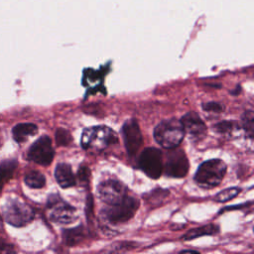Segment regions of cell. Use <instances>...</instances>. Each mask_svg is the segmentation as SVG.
Returning <instances> with one entry per match:
<instances>
[{
  "label": "cell",
  "mask_w": 254,
  "mask_h": 254,
  "mask_svg": "<svg viewBox=\"0 0 254 254\" xmlns=\"http://www.w3.org/2000/svg\"><path fill=\"white\" fill-rule=\"evenodd\" d=\"M185 130L181 120L177 118L165 119L154 129V138L159 145L166 149L178 147L185 136Z\"/></svg>",
  "instance_id": "1"
},
{
  "label": "cell",
  "mask_w": 254,
  "mask_h": 254,
  "mask_svg": "<svg viewBox=\"0 0 254 254\" xmlns=\"http://www.w3.org/2000/svg\"><path fill=\"white\" fill-rule=\"evenodd\" d=\"M226 165L220 159H211L203 162L194 175V182L203 189L217 187L224 178Z\"/></svg>",
  "instance_id": "2"
},
{
  "label": "cell",
  "mask_w": 254,
  "mask_h": 254,
  "mask_svg": "<svg viewBox=\"0 0 254 254\" xmlns=\"http://www.w3.org/2000/svg\"><path fill=\"white\" fill-rule=\"evenodd\" d=\"M117 142V136L112 129L99 125L85 128L81 134V147L85 150L101 151Z\"/></svg>",
  "instance_id": "3"
},
{
  "label": "cell",
  "mask_w": 254,
  "mask_h": 254,
  "mask_svg": "<svg viewBox=\"0 0 254 254\" xmlns=\"http://www.w3.org/2000/svg\"><path fill=\"white\" fill-rule=\"evenodd\" d=\"M2 212L6 222L16 227L28 224L33 220L35 215L30 205L15 196H10L5 199L2 204Z\"/></svg>",
  "instance_id": "4"
},
{
  "label": "cell",
  "mask_w": 254,
  "mask_h": 254,
  "mask_svg": "<svg viewBox=\"0 0 254 254\" xmlns=\"http://www.w3.org/2000/svg\"><path fill=\"white\" fill-rule=\"evenodd\" d=\"M139 207V200L127 195L115 204H109L101 210V215L111 224H121L130 220Z\"/></svg>",
  "instance_id": "5"
},
{
  "label": "cell",
  "mask_w": 254,
  "mask_h": 254,
  "mask_svg": "<svg viewBox=\"0 0 254 254\" xmlns=\"http://www.w3.org/2000/svg\"><path fill=\"white\" fill-rule=\"evenodd\" d=\"M48 207L51 208L50 218L56 223L70 224L77 219L76 209L64 201L58 194L49 196Z\"/></svg>",
  "instance_id": "6"
},
{
  "label": "cell",
  "mask_w": 254,
  "mask_h": 254,
  "mask_svg": "<svg viewBox=\"0 0 254 254\" xmlns=\"http://www.w3.org/2000/svg\"><path fill=\"white\" fill-rule=\"evenodd\" d=\"M138 163L140 169L151 179L160 178L164 171L162 152L154 147L144 149Z\"/></svg>",
  "instance_id": "7"
},
{
  "label": "cell",
  "mask_w": 254,
  "mask_h": 254,
  "mask_svg": "<svg viewBox=\"0 0 254 254\" xmlns=\"http://www.w3.org/2000/svg\"><path fill=\"white\" fill-rule=\"evenodd\" d=\"M28 159L41 166H49L55 156L52 140L49 136L44 135L36 140L28 150Z\"/></svg>",
  "instance_id": "8"
},
{
  "label": "cell",
  "mask_w": 254,
  "mask_h": 254,
  "mask_svg": "<svg viewBox=\"0 0 254 254\" xmlns=\"http://www.w3.org/2000/svg\"><path fill=\"white\" fill-rule=\"evenodd\" d=\"M97 193L105 203L115 204L127 195V188L120 181L109 179L98 185Z\"/></svg>",
  "instance_id": "9"
},
{
  "label": "cell",
  "mask_w": 254,
  "mask_h": 254,
  "mask_svg": "<svg viewBox=\"0 0 254 254\" xmlns=\"http://www.w3.org/2000/svg\"><path fill=\"white\" fill-rule=\"evenodd\" d=\"M168 152L167 161L163 170L166 175L173 178H183L189 171V161L183 150L172 148Z\"/></svg>",
  "instance_id": "10"
},
{
  "label": "cell",
  "mask_w": 254,
  "mask_h": 254,
  "mask_svg": "<svg viewBox=\"0 0 254 254\" xmlns=\"http://www.w3.org/2000/svg\"><path fill=\"white\" fill-rule=\"evenodd\" d=\"M125 148L130 157L135 156L143 144V137L136 120L126 121L122 127Z\"/></svg>",
  "instance_id": "11"
},
{
  "label": "cell",
  "mask_w": 254,
  "mask_h": 254,
  "mask_svg": "<svg viewBox=\"0 0 254 254\" xmlns=\"http://www.w3.org/2000/svg\"><path fill=\"white\" fill-rule=\"evenodd\" d=\"M181 122L185 132L189 133L192 137H201L206 133V126L204 122L195 112H188L182 117Z\"/></svg>",
  "instance_id": "12"
},
{
  "label": "cell",
  "mask_w": 254,
  "mask_h": 254,
  "mask_svg": "<svg viewBox=\"0 0 254 254\" xmlns=\"http://www.w3.org/2000/svg\"><path fill=\"white\" fill-rule=\"evenodd\" d=\"M55 178L58 184L64 188H70L75 185V177L72 173L70 165L66 163H60L55 170Z\"/></svg>",
  "instance_id": "13"
},
{
  "label": "cell",
  "mask_w": 254,
  "mask_h": 254,
  "mask_svg": "<svg viewBox=\"0 0 254 254\" xmlns=\"http://www.w3.org/2000/svg\"><path fill=\"white\" fill-rule=\"evenodd\" d=\"M38 132V127L33 123H20L17 124L13 130V138L16 142H25L29 137L34 136Z\"/></svg>",
  "instance_id": "14"
},
{
  "label": "cell",
  "mask_w": 254,
  "mask_h": 254,
  "mask_svg": "<svg viewBox=\"0 0 254 254\" xmlns=\"http://www.w3.org/2000/svg\"><path fill=\"white\" fill-rule=\"evenodd\" d=\"M218 226L215 225V224H206V225H203V226H200V227H197V228H193L191 230H190L189 232H187L184 236H183V239L184 240H190V239H194V238H197L199 236H202V235H211V234H214L218 231Z\"/></svg>",
  "instance_id": "15"
},
{
  "label": "cell",
  "mask_w": 254,
  "mask_h": 254,
  "mask_svg": "<svg viewBox=\"0 0 254 254\" xmlns=\"http://www.w3.org/2000/svg\"><path fill=\"white\" fill-rule=\"evenodd\" d=\"M17 167L16 160H8L0 165V190L4 184L13 176Z\"/></svg>",
  "instance_id": "16"
},
{
  "label": "cell",
  "mask_w": 254,
  "mask_h": 254,
  "mask_svg": "<svg viewBox=\"0 0 254 254\" xmlns=\"http://www.w3.org/2000/svg\"><path fill=\"white\" fill-rule=\"evenodd\" d=\"M24 181L26 185L32 189H41L46 185V178L39 171H31L27 173Z\"/></svg>",
  "instance_id": "17"
},
{
  "label": "cell",
  "mask_w": 254,
  "mask_h": 254,
  "mask_svg": "<svg viewBox=\"0 0 254 254\" xmlns=\"http://www.w3.org/2000/svg\"><path fill=\"white\" fill-rule=\"evenodd\" d=\"M64 238V242L69 245H75L77 244L82 238H83V230L82 227L78 226L76 228H71V229H65L63 232Z\"/></svg>",
  "instance_id": "18"
},
{
  "label": "cell",
  "mask_w": 254,
  "mask_h": 254,
  "mask_svg": "<svg viewBox=\"0 0 254 254\" xmlns=\"http://www.w3.org/2000/svg\"><path fill=\"white\" fill-rule=\"evenodd\" d=\"M241 121H242V127L244 128L246 134L248 135V137L250 139L253 138V134H254V115H253V111L252 110H246L242 116H241Z\"/></svg>",
  "instance_id": "19"
},
{
  "label": "cell",
  "mask_w": 254,
  "mask_h": 254,
  "mask_svg": "<svg viewBox=\"0 0 254 254\" xmlns=\"http://www.w3.org/2000/svg\"><path fill=\"white\" fill-rule=\"evenodd\" d=\"M240 191H241V189H239V188H236V187L228 188V189H225V190H221L220 192H218L214 196V199L218 202H225V201H228V200L232 199L233 197H235Z\"/></svg>",
  "instance_id": "20"
},
{
  "label": "cell",
  "mask_w": 254,
  "mask_h": 254,
  "mask_svg": "<svg viewBox=\"0 0 254 254\" xmlns=\"http://www.w3.org/2000/svg\"><path fill=\"white\" fill-rule=\"evenodd\" d=\"M71 140H72V138H71V136H70V134L67 130L63 129V128H59L56 131V141H57L58 145L66 146L71 142Z\"/></svg>",
  "instance_id": "21"
},
{
  "label": "cell",
  "mask_w": 254,
  "mask_h": 254,
  "mask_svg": "<svg viewBox=\"0 0 254 254\" xmlns=\"http://www.w3.org/2000/svg\"><path fill=\"white\" fill-rule=\"evenodd\" d=\"M235 122H232V121H222V122H219L217 124H215L213 126V129L215 131H217L218 133H221V134H224V133H229L233 130L234 128V125Z\"/></svg>",
  "instance_id": "22"
},
{
  "label": "cell",
  "mask_w": 254,
  "mask_h": 254,
  "mask_svg": "<svg viewBox=\"0 0 254 254\" xmlns=\"http://www.w3.org/2000/svg\"><path fill=\"white\" fill-rule=\"evenodd\" d=\"M202 108L205 111H209V112H223L224 110V105L219 103V102H207V103H203L202 104Z\"/></svg>",
  "instance_id": "23"
},
{
  "label": "cell",
  "mask_w": 254,
  "mask_h": 254,
  "mask_svg": "<svg viewBox=\"0 0 254 254\" xmlns=\"http://www.w3.org/2000/svg\"><path fill=\"white\" fill-rule=\"evenodd\" d=\"M78 179L80 181H87L88 177H89V169L86 167H81L78 170Z\"/></svg>",
  "instance_id": "24"
},
{
  "label": "cell",
  "mask_w": 254,
  "mask_h": 254,
  "mask_svg": "<svg viewBox=\"0 0 254 254\" xmlns=\"http://www.w3.org/2000/svg\"><path fill=\"white\" fill-rule=\"evenodd\" d=\"M13 249L11 245H8L5 241L0 240V252H12Z\"/></svg>",
  "instance_id": "25"
},
{
  "label": "cell",
  "mask_w": 254,
  "mask_h": 254,
  "mask_svg": "<svg viewBox=\"0 0 254 254\" xmlns=\"http://www.w3.org/2000/svg\"><path fill=\"white\" fill-rule=\"evenodd\" d=\"M185 252H194V253H197L196 250H183L182 253H185Z\"/></svg>",
  "instance_id": "26"
},
{
  "label": "cell",
  "mask_w": 254,
  "mask_h": 254,
  "mask_svg": "<svg viewBox=\"0 0 254 254\" xmlns=\"http://www.w3.org/2000/svg\"><path fill=\"white\" fill-rule=\"evenodd\" d=\"M2 228H3V222H2V219L0 216V230H2Z\"/></svg>",
  "instance_id": "27"
},
{
  "label": "cell",
  "mask_w": 254,
  "mask_h": 254,
  "mask_svg": "<svg viewBox=\"0 0 254 254\" xmlns=\"http://www.w3.org/2000/svg\"><path fill=\"white\" fill-rule=\"evenodd\" d=\"M1 145H2V142H1V139H0V147H1Z\"/></svg>",
  "instance_id": "28"
}]
</instances>
